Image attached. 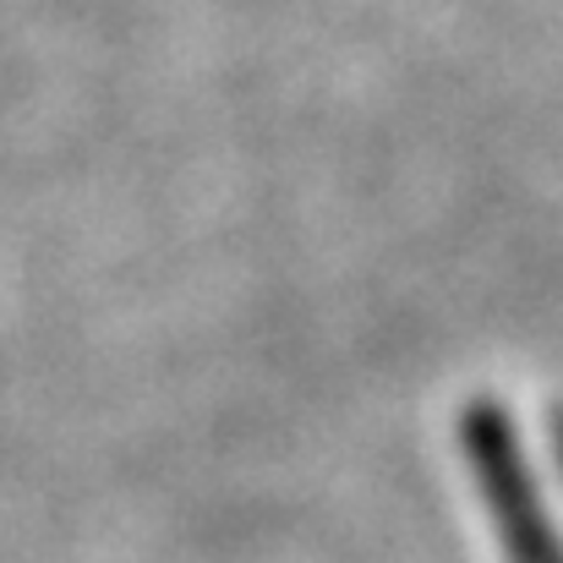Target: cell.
Returning a JSON list of instances; mask_svg holds the SVG:
<instances>
[{
    "mask_svg": "<svg viewBox=\"0 0 563 563\" xmlns=\"http://www.w3.org/2000/svg\"><path fill=\"white\" fill-rule=\"evenodd\" d=\"M460 454L476 476V493H482V509L498 531V548L509 563H563V537L559 520L548 515V498H542V482H537V465L526 454V438L509 416L504 399L493 394H476L460 421Z\"/></svg>",
    "mask_w": 563,
    "mask_h": 563,
    "instance_id": "obj_1",
    "label": "cell"
},
{
    "mask_svg": "<svg viewBox=\"0 0 563 563\" xmlns=\"http://www.w3.org/2000/svg\"><path fill=\"white\" fill-rule=\"evenodd\" d=\"M548 443H553V460H559V471H563V405L548 410Z\"/></svg>",
    "mask_w": 563,
    "mask_h": 563,
    "instance_id": "obj_2",
    "label": "cell"
}]
</instances>
